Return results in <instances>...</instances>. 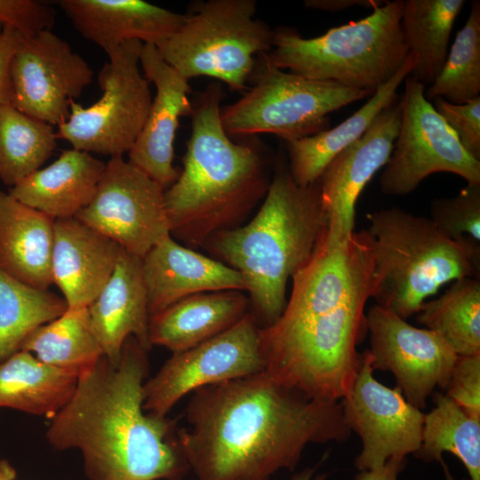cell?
<instances>
[{
    "instance_id": "obj_1",
    "label": "cell",
    "mask_w": 480,
    "mask_h": 480,
    "mask_svg": "<svg viewBox=\"0 0 480 480\" xmlns=\"http://www.w3.org/2000/svg\"><path fill=\"white\" fill-rule=\"evenodd\" d=\"M177 431L196 480H270L310 444L346 441L340 402L311 399L267 372L201 388Z\"/></svg>"
},
{
    "instance_id": "obj_2",
    "label": "cell",
    "mask_w": 480,
    "mask_h": 480,
    "mask_svg": "<svg viewBox=\"0 0 480 480\" xmlns=\"http://www.w3.org/2000/svg\"><path fill=\"white\" fill-rule=\"evenodd\" d=\"M147 353L128 337L118 364L103 355L50 419L48 443L79 450L89 480H181L189 469L176 421L143 409Z\"/></svg>"
},
{
    "instance_id": "obj_3",
    "label": "cell",
    "mask_w": 480,
    "mask_h": 480,
    "mask_svg": "<svg viewBox=\"0 0 480 480\" xmlns=\"http://www.w3.org/2000/svg\"><path fill=\"white\" fill-rule=\"evenodd\" d=\"M222 96L218 82L198 95L182 170L164 193L171 234L190 246L234 228L263 200L272 179L256 145L235 142L225 132Z\"/></svg>"
},
{
    "instance_id": "obj_4",
    "label": "cell",
    "mask_w": 480,
    "mask_h": 480,
    "mask_svg": "<svg viewBox=\"0 0 480 480\" xmlns=\"http://www.w3.org/2000/svg\"><path fill=\"white\" fill-rule=\"evenodd\" d=\"M326 226L318 180L298 185L280 160L255 216L204 245L243 276L252 313L264 328L280 317L288 280L309 260Z\"/></svg>"
},
{
    "instance_id": "obj_5",
    "label": "cell",
    "mask_w": 480,
    "mask_h": 480,
    "mask_svg": "<svg viewBox=\"0 0 480 480\" xmlns=\"http://www.w3.org/2000/svg\"><path fill=\"white\" fill-rule=\"evenodd\" d=\"M372 240L371 298L406 320L448 282L479 278L480 249L454 242L429 218L398 207L367 214Z\"/></svg>"
},
{
    "instance_id": "obj_6",
    "label": "cell",
    "mask_w": 480,
    "mask_h": 480,
    "mask_svg": "<svg viewBox=\"0 0 480 480\" xmlns=\"http://www.w3.org/2000/svg\"><path fill=\"white\" fill-rule=\"evenodd\" d=\"M403 6V0L385 1L370 15L311 38L278 28L264 56L280 69L374 94L409 54L401 30Z\"/></svg>"
},
{
    "instance_id": "obj_7",
    "label": "cell",
    "mask_w": 480,
    "mask_h": 480,
    "mask_svg": "<svg viewBox=\"0 0 480 480\" xmlns=\"http://www.w3.org/2000/svg\"><path fill=\"white\" fill-rule=\"evenodd\" d=\"M371 283L333 310L291 329L260 328L265 372L311 399L340 402L356 375Z\"/></svg>"
},
{
    "instance_id": "obj_8",
    "label": "cell",
    "mask_w": 480,
    "mask_h": 480,
    "mask_svg": "<svg viewBox=\"0 0 480 480\" xmlns=\"http://www.w3.org/2000/svg\"><path fill=\"white\" fill-rule=\"evenodd\" d=\"M256 12L255 0L199 3L158 50L188 80L209 76L231 91H244L258 56L271 50L274 37V30Z\"/></svg>"
},
{
    "instance_id": "obj_9",
    "label": "cell",
    "mask_w": 480,
    "mask_h": 480,
    "mask_svg": "<svg viewBox=\"0 0 480 480\" xmlns=\"http://www.w3.org/2000/svg\"><path fill=\"white\" fill-rule=\"evenodd\" d=\"M249 83L244 96L220 109L222 126L231 138L268 133L285 142L300 140L329 129L330 113L373 95L280 69L264 54L258 56Z\"/></svg>"
},
{
    "instance_id": "obj_10",
    "label": "cell",
    "mask_w": 480,
    "mask_h": 480,
    "mask_svg": "<svg viewBox=\"0 0 480 480\" xmlns=\"http://www.w3.org/2000/svg\"><path fill=\"white\" fill-rule=\"evenodd\" d=\"M143 44L124 42L107 52L98 74L102 95L89 107L73 100L58 139L75 149L110 157L123 156L138 139L152 102L148 80L140 69Z\"/></svg>"
},
{
    "instance_id": "obj_11",
    "label": "cell",
    "mask_w": 480,
    "mask_h": 480,
    "mask_svg": "<svg viewBox=\"0 0 480 480\" xmlns=\"http://www.w3.org/2000/svg\"><path fill=\"white\" fill-rule=\"evenodd\" d=\"M426 86L404 79L401 121L393 150L380 178L382 193L404 196L436 172H451L480 184V161L460 145L453 131L425 97Z\"/></svg>"
},
{
    "instance_id": "obj_12",
    "label": "cell",
    "mask_w": 480,
    "mask_h": 480,
    "mask_svg": "<svg viewBox=\"0 0 480 480\" xmlns=\"http://www.w3.org/2000/svg\"><path fill=\"white\" fill-rule=\"evenodd\" d=\"M260 325L248 311L223 332L187 350L172 353L143 386V409L167 416L185 396L219 382L265 371Z\"/></svg>"
},
{
    "instance_id": "obj_13",
    "label": "cell",
    "mask_w": 480,
    "mask_h": 480,
    "mask_svg": "<svg viewBox=\"0 0 480 480\" xmlns=\"http://www.w3.org/2000/svg\"><path fill=\"white\" fill-rule=\"evenodd\" d=\"M164 193L128 160L110 157L92 199L76 218L143 258L171 236Z\"/></svg>"
},
{
    "instance_id": "obj_14",
    "label": "cell",
    "mask_w": 480,
    "mask_h": 480,
    "mask_svg": "<svg viewBox=\"0 0 480 480\" xmlns=\"http://www.w3.org/2000/svg\"><path fill=\"white\" fill-rule=\"evenodd\" d=\"M373 372L368 350L360 353L356 375L340 402L348 428L362 442L355 460L359 471L380 468L391 458L405 459L422 441L425 413L408 403L399 388L378 381Z\"/></svg>"
},
{
    "instance_id": "obj_15",
    "label": "cell",
    "mask_w": 480,
    "mask_h": 480,
    "mask_svg": "<svg viewBox=\"0 0 480 480\" xmlns=\"http://www.w3.org/2000/svg\"><path fill=\"white\" fill-rule=\"evenodd\" d=\"M12 106L52 126L68 117L70 103L91 84L93 71L52 30L22 37L11 65Z\"/></svg>"
},
{
    "instance_id": "obj_16",
    "label": "cell",
    "mask_w": 480,
    "mask_h": 480,
    "mask_svg": "<svg viewBox=\"0 0 480 480\" xmlns=\"http://www.w3.org/2000/svg\"><path fill=\"white\" fill-rule=\"evenodd\" d=\"M373 370L390 372L408 403L421 410L436 388H445L458 356L436 333L373 305L365 313Z\"/></svg>"
},
{
    "instance_id": "obj_17",
    "label": "cell",
    "mask_w": 480,
    "mask_h": 480,
    "mask_svg": "<svg viewBox=\"0 0 480 480\" xmlns=\"http://www.w3.org/2000/svg\"><path fill=\"white\" fill-rule=\"evenodd\" d=\"M372 273V240L366 229L354 231L340 244H328L324 235L309 260L292 276L280 317L264 328L285 331L333 310L369 284Z\"/></svg>"
},
{
    "instance_id": "obj_18",
    "label": "cell",
    "mask_w": 480,
    "mask_h": 480,
    "mask_svg": "<svg viewBox=\"0 0 480 480\" xmlns=\"http://www.w3.org/2000/svg\"><path fill=\"white\" fill-rule=\"evenodd\" d=\"M401 121L400 99L381 110L364 133L335 156L319 179L328 244L348 242L354 233L356 205L374 174L386 165Z\"/></svg>"
},
{
    "instance_id": "obj_19",
    "label": "cell",
    "mask_w": 480,
    "mask_h": 480,
    "mask_svg": "<svg viewBox=\"0 0 480 480\" xmlns=\"http://www.w3.org/2000/svg\"><path fill=\"white\" fill-rule=\"evenodd\" d=\"M140 63L144 76L154 84L156 95L128 161L165 190L180 174L172 164L174 140L180 118L193 112L191 88L189 80L168 65L155 45L143 44Z\"/></svg>"
},
{
    "instance_id": "obj_20",
    "label": "cell",
    "mask_w": 480,
    "mask_h": 480,
    "mask_svg": "<svg viewBox=\"0 0 480 480\" xmlns=\"http://www.w3.org/2000/svg\"><path fill=\"white\" fill-rule=\"evenodd\" d=\"M76 30L105 52L137 40L159 48L182 26L185 14L142 0H60Z\"/></svg>"
},
{
    "instance_id": "obj_21",
    "label": "cell",
    "mask_w": 480,
    "mask_h": 480,
    "mask_svg": "<svg viewBox=\"0 0 480 480\" xmlns=\"http://www.w3.org/2000/svg\"><path fill=\"white\" fill-rule=\"evenodd\" d=\"M142 275L149 316L193 294L246 291L238 271L180 244L171 236L142 258Z\"/></svg>"
},
{
    "instance_id": "obj_22",
    "label": "cell",
    "mask_w": 480,
    "mask_h": 480,
    "mask_svg": "<svg viewBox=\"0 0 480 480\" xmlns=\"http://www.w3.org/2000/svg\"><path fill=\"white\" fill-rule=\"evenodd\" d=\"M122 247L76 217L54 220L52 283L68 308H88L111 277Z\"/></svg>"
},
{
    "instance_id": "obj_23",
    "label": "cell",
    "mask_w": 480,
    "mask_h": 480,
    "mask_svg": "<svg viewBox=\"0 0 480 480\" xmlns=\"http://www.w3.org/2000/svg\"><path fill=\"white\" fill-rule=\"evenodd\" d=\"M88 311L103 354L112 364H118L123 346L130 336L148 351L150 316L142 258L122 248L111 277Z\"/></svg>"
},
{
    "instance_id": "obj_24",
    "label": "cell",
    "mask_w": 480,
    "mask_h": 480,
    "mask_svg": "<svg viewBox=\"0 0 480 480\" xmlns=\"http://www.w3.org/2000/svg\"><path fill=\"white\" fill-rule=\"evenodd\" d=\"M105 168L103 161L72 148L12 187L8 193L53 220L73 218L92 199Z\"/></svg>"
},
{
    "instance_id": "obj_25",
    "label": "cell",
    "mask_w": 480,
    "mask_h": 480,
    "mask_svg": "<svg viewBox=\"0 0 480 480\" xmlns=\"http://www.w3.org/2000/svg\"><path fill=\"white\" fill-rule=\"evenodd\" d=\"M250 300L241 291L201 292L183 298L150 316L148 340L172 353L191 348L236 324Z\"/></svg>"
},
{
    "instance_id": "obj_26",
    "label": "cell",
    "mask_w": 480,
    "mask_h": 480,
    "mask_svg": "<svg viewBox=\"0 0 480 480\" xmlns=\"http://www.w3.org/2000/svg\"><path fill=\"white\" fill-rule=\"evenodd\" d=\"M54 220L0 190V268L38 289L53 284Z\"/></svg>"
},
{
    "instance_id": "obj_27",
    "label": "cell",
    "mask_w": 480,
    "mask_h": 480,
    "mask_svg": "<svg viewBox=\"0 0 480 480\" xmlns=\"http://www.w3.org/2000/svg\"><path fill=\"white\" fill-rule=\"evenodd\" d=\"M415 64L413 56L408 54L396 73L363 107L340 124L309 137L285 142L288 169L294 181L304 187L316 182L335 156L358 140L381 110L399 100L396 90Z\"/></svg>"
},
{
    "instance_id": "obj_28",
    "label": "cell",
    "mask_w": 480,
    "mask_h": 480,
    "mask_svg": "<svg viewBox=\"0 0 480 480\" xmlns=\"http://www.w3.org/2000/svg\"><path fill=\"white\" fill-rule=\"evenodd\" d=\"M434 401L425 414L415 456L439 462L445 480H480V420L468 416L445 394L436 392Z\"/></svg>"
},
{
    "instance_id": "obj_29",
    "label": "cell",
    "mask_w": 480,
    "mask_h": 480,
    "mask_svg": "<svg viewBox=\"0 0 480 480\" xmlns=\"http://www.w3.org/2000/svg\"><path fill=\"white\" fill-rule=\"evenodd\" d=\"M77 375L19 351L0 363V407L52 419L68 401Z\"/></svg>"
},
{
    "instance_id": "obj_30",
    "label": "cell",
    "mask_w": 480,
    "mask_h": 480,
    "mask_svg": "<svg viewBox=\"0 0 480 480\" xmlns=\"http://www.w3.org/2000/svg\"><path fill=\"white\" fill-rule=\"evenodd\" d=\"M465 0H405L401 30L416 64L411 76L428 86L442 70L453 24Z\"/></svg>"
},
{
    "instance_id": "obj_31",
    "label": "cell",
    "mask_w": 480,
    "mask_h": 480,
    "mask_svg": "<svg viewBox=\"0 0 480 480\" xmlns=\"http://www.w3.org/2000/svg\"><path fill=\"white\" fill-rule=\"evenodd\" d=\"M20 351L77 377L104 355L88 308H68L60 317L37 327L26 338Z\"/></svg>"
},
{
    "instance_id": "obj_32",
    "label": "cell",
    "mask_w": 480,
    "mask_h": 480,
    "mask_svg": "<svg viewBox=\"0 0 480 480\" xmlns=\"http://www.w3.org/2000/svg\"><path fill=\"white\" fill-rule=\"evenodd\" d=\"M416 320L459 356L480 354V279L456 280L441 296L425 301Z\"/></svg>"
},
{
    "instance_id": "obj_33",
    "label": "cell",
    "mask_w": 480,
    "mask_h": 480,
    "mask_svg": "<svg viewBox=\"0 0 480 480\" xmlns=\"http://www.w3.org/2000/svg\"><path fill=\"white\" fill-rule=\"evenodd\" d=\"M68 308L63 297L26 284L0 268V363L20 351L34 330Z\"/></svg>"
},
{
    "instance_id": "obj_34",
    "label": "cell",
    "mask_w": 480,
    "mask_h": 480,
    "mask_svg": "<svg viewBox=\"0 0 480 480\" xmlns=\"http://www.w3.org/2000/svg\"><path fill=\"white\" fill-rule=\"evenodd\" d=\"M57 140L53 126L12 105L0 106V180L12 188L41 168Z\"/></svg>"
},
{
    "instance_id": "obj_35",
    "label": "cell",
    "mask_w": 480,
    "mask_h": 480,
    "mask_svg": "<svg viewBox=\"0 0 480 480\" xmlns=\"http://www.w3.org/2000/svg\"><path fill=\"white\" fill-rule=\"evenodd\" d=\"M480 96V2L471 3L470 12L447 54L441 72L425 89L426 99L441 97L463 104Z\"/></svg>"
},
{
    "instance_id": "obj_36",
    "label": "cell",
    "mask_w": 480,
    "mask_h": 480,
    "mask_svg": "<svg viewBox=\"0 0 480 480\" xmlns=\"http://www.w3.org/2000/svg\"><path fill=\"white\" fill-rule=\"evenodd\" d=\"M449 239L480 249V184H467L452 197L430 204V218Z\"/></svg>"
},
{
    "instance_id": "obj_37",
    "label": "cell",
    "mask_w": 480,
    "mask_h": 480,
    "mask_svg": "<svg viewBox=\"0 0 480 480\" xmlns=\"http://www.w3.org/2000/svg\"><path fill=\"white\" fill-rule=\"evenodd\" d=\"M434 108L453 131L462 148L480 161V96L463 104H452L441 97Z\"/></svg>"
},
{
    "instance_id": "obj_38",
    "label": "cell",
    "mask_w": 480,
    "mask_h": 480,
    "mask_svg": "<svg viewBox=\"0 0 480 480\" xmlns=\"http://www.w3.org/2000/svg\"><path fill=\"white\" fill-rule=\"evenodd\" d=\"M56 12L48 4L37 0H0V24L30 37L51 30Z\"/></svg>"
},
{
    "instance_id": "obj_39",
    "label": "cell",
    "mask_w": 480,
    "mask_h": 480,
    "mask_svg": "<svg viewBox=\"0 0 480 480\" xmlns=\"http://www.w3.org/2000/svg\"><path fill=\"white\" fill-rule=\"evenodd\" d=\"M444 389L468 416L480 420V354L458 356Z\"/></svg>"
},
{
    "instance_id": "obj_40",
    "label": "cell",
    "mask_w": 480,
    "mask_h": 480,
    "mask_svg": "<svg viewBox=\"0 0 480 480\" xmlns=\"http://www.w3.org/2000/svg\"><path fill=\"white\" fill-rule=\"evenodd\" d=\"M20 38L13 29L0 24V106L12 105L11 65Z\"/></svg>"
},
{
    "instance_id": "obj_41",
    "label": "cell",
    "mask_w": 480,
    "mask_h": 480,
    "mask_svg": "<svg viewBox=\"0 0 480 480\" xmlns=\"http://www.w3.org/2000/svg\"><path fill=\"white\" fill-rule=\"evenodd\" d=\"M384 3L385 0H306L304 5L324 12H340L354 6L374 9Z\"/></svg>"
},
{
    "instance_id": "obj_42",
    "label": "cell",
    "mask_w": 480,
    "mask_h": 480,
    "mask_svg": "<svg viewBox=\"0 0 480 480\" xmlns=\"http://www.w3.org/2000/svg\"><path fill=\"white\" fill-rule=\"evenodd\" d=\"M405 461V459L391 458L380 468L359 471L356 480H397Z\"/></svg>"
},
{
    "instance_id": "obj_43",
    "label": "cell",
    "mask_w": 480,
    "mask_h": 480,
    "mask_svg": "<svg viewBox=\"0 0 480 480\" xmlns=\"http://www.w3.org/2000/svg\"><path fill=\"white\" fill-rule=\"evenodd\" d=\"M317 467H308L296 473L291 480H326L327 475L324 473H317Z\"/></svg>"
},
{
    "instance_id": "obj_44",
    "label": "cell",
    "mask_w": 480,
    "mask_h": 480,
    "mask_svg": "<svg viewBox=\"0 0 480 480\" xmlns=\"http://www.w3.org/2000/svg\"><path fill=\"white\" fill-rule=\"evenodd\" d=\"M16 471L7 460H0V480H14Z\"/></svg>"
}]
</instances>
